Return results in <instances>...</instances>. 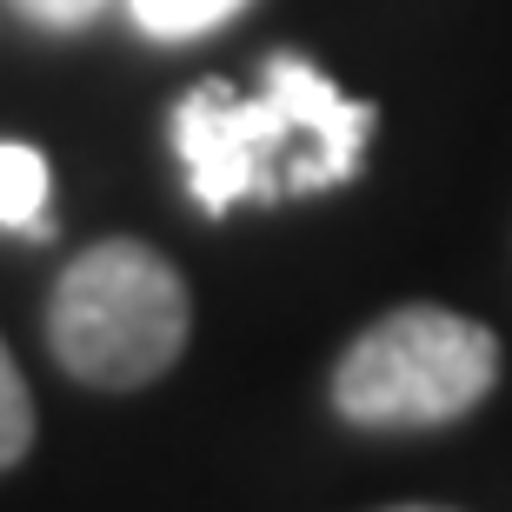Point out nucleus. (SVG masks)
Returning a JSON list of instances; mask_svg holds the SVG:
<instances>
[{
    "instance_id": "f257e3e1",
    "label": "nucleus",
    "mask_w": 512,
    "mask_h": 512,
    "mask_svg": "<svg viewBox=\"0 0 512 512\" xmlns=\"http://www.w3.org/2000/svg\"><path fill=\"white\" fill-rule=\"evenodd\" d=\"M366 133H373V107L346 100L300 54L266 60L253 100H240L227 80H200L173 107V147L187 160V187L207 213H227L240 200L340 187L360 167Z\"/></svg>"
},
{
    "instance_id": "f03ea898",
    "label": "nucleus",
    "mask_w": 512,
    "mask_h": 512,
    "mask_svg": "<svg viewBox=\"0 0 512 512\" xmlns=\"http://www.w3.org/2000/svg\"><path fill=\"white\" fill-rule=\"evenodd\" d=\"M187 280L140 240H100L54 286L47 340L87 386L127 393L160 380L187 346Z\"/></svg>"
},
{
    "instance_id": "7ed1b4c3",
    "label": "nucleus",
    "mask_w": 512,
    "mask_h": 512,
    "mask_svg": "<svg viewBox=\"0 0 512 512\" xmlns=\"http://www.w3.org/2000/svg\"><path fill=\"white\" fill-rule=\"evenodd\" d=\"M499 380L493 326L446 306H399L346 346L333 406L353 426H446L466 419Z\"/></svg>"
},
{
    "instance_id": "20e7f679",
    "label": "nucleus",
    "mask_w": 512,
    "mask_h": 512,
    "mask_svg": "<svg viewBox=\"0 0 512 512\" xmlns=\"http://www.w3.org/2000/svg\"><path fill=\"white\" fill-rule=\"evenodd\" d=\"M0 227L47 233V160L20 140H0Z\"/></svg>"
},
{
    "instance_id": "39448f33",
    "label": "nucleus",
    "mask_w": 512,
    "mask_h": 512,
    "mask_svg": "<svg viewBox=\"0 0 512 512\" xmlns=\"http://www.w3.org/2000/svg\"><path fill=\"white\" fill-rule=\"evenodd\" d=\"M133 20H140V34L153 40H193L207 34V27H220V20H233L247 0H127Z\"/></svg>"
},
{
    "instance_id": "423d86ee",
    "label": "nucleus",
    "mask_w": 512,
    "mask_h": 512,
    "mask_svg": "<svg viewBox=\"0 0 512 512\" xmlns=\"http://www.w3.org/2000/svg\"><path fill=\"white\" fill-rule=\"evenodd\" d=\"M34 439V399H27V380H20L14 353L0 346V466H14Z\"/></svg>"
},
{
    "instance_id": "0eeeda50",
    "label": "nucleus",
    "mask_w": 512,
    "mask_h": 512,
    "mask_svg": "<svg viewBox=\"0 0 512 512\" xmlns=\"http://www.w3.org/2000/svg\"><path fill=\"white\" fill-rule=\"evenodd\" d=\"M14 7L27 20H40V27H87L107 0H14Z\"/></svg>"
},
{
    "instance_id": "6e6552de",
    "label": "nucleus",
    "mask_w": 512,
    "mask_h": 512,
    "mask_svg": "<svg viewBox=\"0 0 512 512\" xmlns=\"http://www.w3.org/2000/svg\"><path fill=\"white\" fill-rule=\"evenodd\" d=\"M393 512H453V506H393Z\"/></svg>"
}]
</instances>
